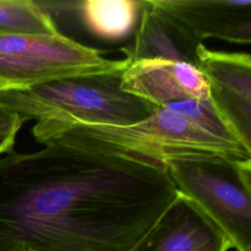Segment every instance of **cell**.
I'll use <instances>...</instances> for the list:
<instances>
[{"instance_id": "1", "label": "cell", "mask_w": 251, "mask_h": 251, "mask_svg": "<svg viewBox=\"0 0 251 251\" xmlns=\"http://www.w3.org/2000/svg\"><path fill=\"white\" fill-rule=\"evenodd\" d=\"M0 158V251H130L179 197L165 165L60 134Z\"/></svg>"}, {"instance_id": "2", "label": "cell", "mask_w": 251, "mask_h": 251, "mask_svg": "<svg viewBox=\"0 0 251 251\" xmlns=\"http://www.w3.org/2000/svg\"><path fill=\"white\" fill-rule=\"evenodd\" d=\"M125 70L60 78L27 89L0 91V104L24 122L86 123L126 126L148 118L157 106L121 89Z\"/></svg>"}, {"instance_id": "3", "label": "cell", "mask_w": 251, "mask_h": 251, "mask_svg": "<svg viewBox=\"0 0 251 251\" xmlns=\"http://www.w3.org/2000/svg\"><path fill=\"white\" fill-rule=\"evenodd\" d=\"M31 132L41 144L60 134L69 133L101 141L163 164L170 159L191 155L251 160V153L240 143L220 138L166 106H157L145 120L126 126L80 122L35 124Z\"/></svg>"}, {"instance_id": "4", "label": "cell", "mask_w": 251, "mask_h": 251, "mask_svg": "<svg viewBox=\"0 0 251 251\" xmlns=\"http://www.w3.org/2000/svg\"><path fill=\"white\" fill-rule=\"evenodd\" d=\"M180 195L226 236L236 251H251V160L191 155L164 162Z\"/></svg>"}, {"instance_id": "5", "label": "cell", "mask_w": 251, "mask_h": 251, "mask_svg": "<svg viewBox=\"0 0 251 251\" xmlns=\"http://www.w3.org/2000/svg\"><path fill=\"white\" fill-rule=\"evenodd\" d=\"M126 59L57 34L0 35V91L27 89L52 80L125 70Z\"/></svg>"}, {"instance_id": "6", "label": "cell", "mask_w": 251, "mask_h": 251, "mask_svg": "<svg viewBox=\"0 0 251 251\" xmlns=\"http://www.w3.org/2000/svg\"><path fill=\"white\" fill-rule=\"evenodd\" d=\"M197 68L210 101L237 140L251 153V58L248 53L197 47Z\"/></svg>"}, {"instance_id": "7", "label": "cell", "mask_w": 251, "mask_h": 251, "mask_svg": "<svg viewBox=\"0 0 251 251\" xmlns=\"http://www.w3.org/2000/svg\"><path fill=\"white\" fill-rule=\"evenodd\" d=\"M121 89L155 106L210 100L207 80L197 67L163 59L129 63L122 74Z\"/></svg>"}, {"instance_id": "8", "label": "cell", "mask_w": 251, "mask_h": 251, "mask_svg": "<svg viewBox=\"0 0 251 251\" xmlns=\"http://www.w3.org/2000/svg\"><path fill=\"white\" fill-rule=\"evenodd\" d=\"M230 248L223 231L179 194L130 251H228Z\"/></svg>"}, {"instance_id": "9", "label": "cell", "mask_w": 251, "mask_h": 251, "mask_svg": "<svg viewBox=\"0 0 251 251\" xmlns=\"http://www.w3.org/2000/svg\"><path fill=\"white\" fill-rule=\"evenodd\" d=\"M202 43L217 38L235 44L251 42V0H154Z\"/></svg>"}, {"instance_id": "10", "label": "cell", "mask_w": 251, "mask_h": 251, "mask_svg": "<svg viewBox=\"0 0 251 251\" xmlns=\"http://www.w3.org/2000/svg\"><path fill=\"white\" fill-rule=\"evenodd\" d=\"M141 18L132 40L121 48L129 63L143 59L184 62L197 67L201 44L176 19L157 6L154 0L141 1Z\"/></svg>"}, {"instance_id": "11", "label": "cell", "mask_w": 251, "mask_h": 251, "mask_svg": "<svg viewBox=\"0 0 251 251\" xmlns=\"http://www.w3.org/2000/svg\"><path fill=\"white\" fill-rule=\"evenodd\" d=\"M141 11L138 0H84L79 12L85 27L96 37L119 40L126 36L135 25Z\"/></svg>"}, {"instance_id": "12", "label": "cell", "mask_w": 251, "mask_h": 251, "mask_svg": "<svg viewBox=\"0 0 251 251\" xmlns=\"http://www.w3.org/2000/svg\"><path fill=\"white\" fill-rule=\"evenodd\" d=\"M49 12L33 0H0V35L57 34Z\"/></svg>"}, {"instance_id": "13", "label": "cell", "mask_w": 251, "mask_h": 251, "mask_svg": "<svg viewBox=\"0 0 251 251\" xmlns=\"http://www.w3.org/2000/svg\"><path fill=\"white\" fill-rule=\"evenodd\" d=\"M163 106H166L172 110L177 111L178 113L192 120L195 124H197L206 131L220 138L240 143L235 137V135L232 133V131L227 127L225 122L221 119V117L213 107L210 100L208 101L180 100V101L171 102Z\"/></svg>"}, {"instance_id": "14", "label": "cell", "mask_w": 251, "mask_h": 251, "mask_svg": "<svg viewBox=\"0 0 251 251\" xmlns=\"http://www.w3.org/2000/svg\"><path fill=\"white\" fill-rule=\"evenodd\" d=\"M24 123L19 114L0 104V155L13 150L16 135Z\"/></svg>"}]
</instances>
